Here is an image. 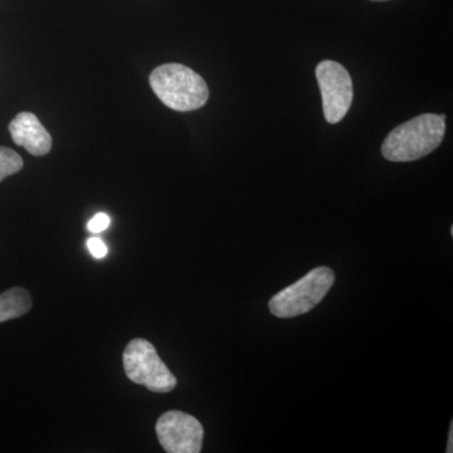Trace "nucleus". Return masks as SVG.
Listing matches in <instances>:
<instances>
[{"label": "nucleus", "instance_id": "f257e3e1", "mask_svg": "<svg viewBox=\"0 0 453 453\" xmlns=\"http://www.w3.org/2000/svg\"><path fill=\"white\" fill-rule=\"evenodd\" d=\"M446 121L441 115L423 113L390 131L381 154L393 163H408L427 157L445 138Z\"/></svg>", "mask_w": 453, "mask_h": 453}, {"label": "nucleus", "instance_id": "f03ea898", "mask_svg": "<svg viewBox=\"0 0 453 453\" xmlns=\"http://www.w3.org/2000/svg\"><path fill=\"white\" fill-rule=\"evenodd\" d=\"M149 82L164 105L175 111H195L204 106L210 98L204 80L184 65H159L150 73Z\"/></svg>", "mask_w": 453, "mask_h": 453}, {"label": "nucleus", "instance_id": "7ed1b4c3", "mask_svg": "<svg viewBox=\"0 0 453 453\" xmlns=\"http://www.w3.org/2000/svg\"><path fill=\"white\" fill-rule=\"evenodd\" d=\"M335 282L332 268L320 266L276 294L268 303L271 314L280 319L308 314L323 301Z\"/></svg>", "mask_w": 453, "mask_h": 453}, {"label": "nucleus", "instance_id": "20e7f679", "mask_svg": "<svg viewBox=\"0 0 453 453\" xmlns=\"http://www.w3.org/2000/svg\"><path fill=\"white\" fill-rule=\"evenodd\" d=\"M122 365L133 383L144 386L150 392L169 393L177 387V378L148 340H131L122 354Z\"/></svg>", "mask_w": 453, "mask_h": 453}, {"label": "nucleus", "instance_id": "39448f33", "mask_svg": "<svg viewBox=\"0 0 453 453\" xmlns=\"http://www.w3.org/2000/svg\"><path fill=\"white\" fill-rule=\"evenodd\" d=\"M316 79L323 97L325 120L338 124L347 115L353 103V82L344 65L335 61H323L316 67Z\"/></svg>", "mask_w": 453, "mask_h": 453}, {"label": "nucleus", "instance_id": "423d86ee", "mask_svg": "<svg viewBox=\"0 0 453 453\" xmlns=\"http://www.w3.org/2000/svg\"><path fill=\"white\" fill-rule=\"evenodd\" d=\"M157 440L168 453H199L202 451L204 428L190 414L169 411L157 419Z\"/></svg>", "mask_w": 453, "mask_h": 453}, {"label": "nucleus", "instance_id": "0eeeda50", "mask_svg": "<svg viewBox=\"0 0 453 453\" xmlns=\"http://www.w3.org/2000/svg\"><path fill=\"white\" fill-rule=\"evenodd\" d=\"M9 133L18 146H23L33 157H43L52 148V138L46 127L32 112H19L9 124Z\"/></svg>", "mask_w": 453, "mask_h": 453}, {"label": "nucleus", "instance_id": "6e6552de", "mask_svg": "<svg viewBox=\"0 0 453 453\" xmlns=\"http://www.w3.org/2000/svg\"><path fill=\"white\" fill-rule=\"evenodd\" d=\"M32 297L23 288H12L0 295V323L26 315L32 309Z\"/></svg>", "mask_w": 453, "mask_h": 453}, {"label": "nucleus", "instance_id": "1a4fd4ad", "mask_svg": "<svg viewBox=\"0 0 453 453\" xmlns=\"http://www.w3.org/2000/svg\"><path fill=\"white\" fill-rule=\"evenodd\" d=\"M22 157L12 149L0 146V181L23 169Z\"/></svg>", "mask_w": 453, "mask_h": 453}, {"label": "nucleus", "instance_id": "9d476101", "mask_svg": "<svg viewBox=\"0 0 453 453\" xmlns=\"http://www.w3.org/2000/svg\"><path fill=\"white\" fill-rule=\"evenodd\" d=\"M110 226V217L105 213H98L88 222V229L92 234H101Z\"/></svg>", "mask_w": 453, "mask_h": 453}, {"label": "nucleus", "instance_id": "9b49d317", "mask_svg": "<svg viewBox=\"0 0 453 453\" xmlns=\"http://www.w3.org/2000/svg\"><path fill=\"white\" fill-rule=\"evenodd\" d=\"M88 247L91 255L96 258H104L107 255V247L101 238L91 237L88 241Z\"/></svg>", "mask_w": 453, "mask_h": 453}, {"label": "nucleus", "instance_id": "f8f14e48", "mask_svg": "<svg viewBox=\"0 0 453 453\" xmlns=\"http://www.w3.org/2000/svg\"><path fill=\"white\" fill-rule=\"evenodd\" d=\"M447 453H452L453 452V425L451 423V428H449V443H447Z\"/></svg>", "mask_w": 453, "mask_h": 453}, {"label": "nucleus", "instance_id": "ddd939ff", "mask_svg": "<svg viewBox=\"0 0 453 453\" xmlns=\"http://www.w3.org/2000/svg\"><path fill=\"white\" fill-rule=\"evenodd\" d=\"M372 2H387V0H372Z\"/></svg>", "mask_w": 453, "mask_h": 453}]
</instances>
